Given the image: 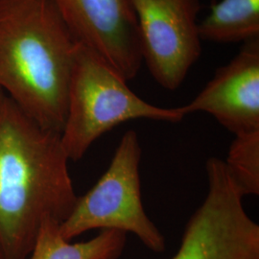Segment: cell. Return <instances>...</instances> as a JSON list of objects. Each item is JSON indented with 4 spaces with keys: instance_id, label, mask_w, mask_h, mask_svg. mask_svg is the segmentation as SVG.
<instances>
[{
    "instance_id": "11",
    "label": "cell",
    "mask_w": 259,
    "mask_h": 259,
    "mask_svg": "<svg viewBox=\"0 0 259 259\" xmlns=\"http://www.w3.org/2000/svg\"><path fill=\"white\" fill-rule=\"evenodd\" d=\"M224 161L243 197L259 194V131L234 136Z\"/></svg>"
},
{
    "instance_id": "6",
    "label": "cell",
    "mask_w": 259,
    "mask_h": 259,
    "mask_svg": "<svg viewBox=\"0 0 259 259\" xmlns=\"http://www.w3.org/2000/svg\"><path fill=\"white\" fill-rule=\"evenodd\" d=\"M139 27L142 61L155 81L175 91L202 53L200 0H131Z\"/></svg>"
},
{
    "instance_id": "4",
    "label": "cell",
    "mask_w": 259,
    "mask_h": 259,
    "mask_svg": "<svg viewBox=\"0 0 259 259\" xmlns=\"http://www.w3.org/2000/svg\"><path fill=\"white\" fill-rule=\"evenodd\" d=\"M140 159L139 136L129 130L121 138L107 171L90 191L77 198L72 211L60 224L65 240L92 230H114L134 233L154 252L165 250V237L142 204Z\"/></svg>"
},
{
    "instance_id": "5",
    "label": "cell",
    "mask_w": 259,
    "mask_h": 259,
    "mask_svg": "<svg viewBox=\"0 0 259 259\" xmlns=\"http://www.w3.org/2000/svg\"><path fill=\"white\" fill-rule=\"evenodd\" d=\"M205 170L207 194L172 259H259V226L245 211L224 160L210 157Z\"/></svg>"
},
{
    "instance_id": "3",
    "label": "cell",
    "mask_w": 259,
    "mask_h": 259,
    "mask_svg": "<svg viewBox=\"0 0 259 259\" xmlns=\"http://www.w3.org/2000/svg\"><path fill=\"white\" fill-rule=\"evenodd\" d=\"M185 116L181 107L161 108L140 98L100 56L78 44L61 134L69 160L81 159L97 139L124 122L144 118L179 123Z\"/></svg>"
},
{
    "instance_id": "2",
    "label": "cell",
    "mask_w": 259,
    "mask_h": 259,
    "mask_svg": "<svg viewBox=\"0 0 259 259\" xmlns=\"http://www.w3.org/2000/svg\"><path fill=\"white\" fill-rule=\"evenodd\" d=\"M77 47L52 0H0V89L60 135Z\"/></svg>"
},
{
    "instance_id": "9",
    "label": "cell",
    "mask_w": 259,
    "mask_h": 259,
    "mask_svg": "<svg viewBox=\"0 0 259 259\" xmlns=\"http://www.w3.org/2000/svg\"><path fill=\"white\" fill-rule=\"evenodd\" d=\"M60 224L48 219L42 224L29 259H118L126 247L127 233L104 230L91 240L70 243Z\"/></svg>"
},
{
    "instance_id": "1",
    "label": "cell",
    "mask_w": 259,
    "mask_h": 259,
    "mask_svg": "<svg viewBox=\"0 0 259 259\" xmlns=\"http://www.w3.org/2000/svg\"><path fill=\"white\" fill-rule=\"evenodd\" d=\"M68 161L61 135L0 89V259H29L42 224L72 211L78 196Z\"/></svg>"
},
{
    "instance_id": "8",
    "label": "cell",
    "mask_w": 259,
    "mask_h": 259,
    "mask_svg": "<svg viewBox=\"0 0 259 259\" xmlns=\"http://www.w3.org/2000/svg\"><path fill=\"white\" fill-rule=\"evenodd\" d=\"M185 115L203 111L234 136L259 131V39L244 44L228 65L219 67L191 102Z\"/></svg>"
},
{
    "instance_id": "10",
    "label": "cell",
    "mask_w": 259,
    "mask_h": 259,
    "mask_svg": "<svg viewBox=\"0 0 259 259\" xmlns=\"http://www.w3.org/2000/svg\"><path fill=\"white\" fill-rule=\"evenodd\" d=\"M203 41L250 42L259 39V0H220L198 25Z\"/></svg>"
},
{
    "instance_id": "7",
    "label": "cell",
    "mask_w": 259,
    "mask_h": 259,
    "mask_svg": "<svg viewBox=\"0 0 259 259\" xmlns=\"http://www.w3.org/2000/svg\"><path fill=\"white\" fill-rule=\"evenodd\" d=\"M78 44L100 56L126 80L142 65L131 0H52Z\"/></svg>"
}]
</instances>
